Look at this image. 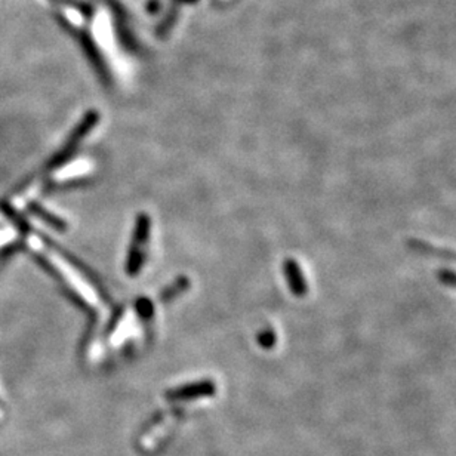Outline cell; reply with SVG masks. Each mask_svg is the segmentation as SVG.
I'll return each mask as SVG.
<instances>
[{"label":"cell","mask_w":456,"mask_h":456,"mask_svg":"<svg viewBox=\"0 0 456 456\" xmlns=\"http://www.w3.org/2000/svg\"><path fill=\"white\" fill-rule=\"evenodd\" d=\"M286 268H288L292 290L295 292L297 295H304V293L307 292V285H306V280H304V277H302V272H301L299 267L295 264V262L290 261V262H288Z\"/></svg>","instance_id":"2"},{"label":"cell","mask_w":456,"mask_h":456,"mask_svg":"<svg viewBox=\"0 0 456 456\" xmlns=\"http://www.w3.org/2000/svg\"><path fill=\"white\" fill-rule=\"evenodd\" d=\"M437 277L443 283V285L450 286V288H456V271L444 268V270H440L437 272Z\"/></svg>","instance_id":"3"},{"label":"cell","mask_w":456,"mask_h":456,"mask_svg":"<svg viewBox=\"0 0 456 456\" xmlns=\"http://www.w3.org/2000/svg\"><path fill=\"white\" fill-rule=\"evenodd\" d=\"M408 246L412 250L421 253V255H427V257H433V258H442V259H449V261H456V252L449 250V249H443V248L433 246L431 243L422 241L419 239H410L408 241Z\"/></svg>","instance_id":"1"}]
</instances>
